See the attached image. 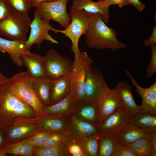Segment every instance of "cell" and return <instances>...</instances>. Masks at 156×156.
Segmentation results:
<instances>
[{
    "instance_id": "1",
    "label": "cell",
    "mask_w": 156,
    "mask_h": 156,
    "mask_svg": "<svg viewBox=\"0 0 156 156\" xmlns=\"http://www.w3.org/2000/svg\"><path fill=\"white\" fill-rule=\"evenodd\" d=\"M11 78L0 82V128L3 129L15 119L38 116L32 108L16 96L11 88Z\"/></svg>"
},
{
    "instance_id": "2",
    "label": "cell",
    "mask_w": 156,
    "mask_h": 156,
    "mask_svg": "<svg viewBox=\"0 0 156 156\" xmlns=\"http://www.w3.org/2000/svg\"><path fill=\"white\" fill-rule=\"evenodd\" d=\"M84 34L85 43L90 49L117 51L126 47L125 44L118 40L117 33L106 25L99 13L95 14Z\"/></svg>"
},
{
    "instance_id": "3",
    "label": "cell",
    "mask_w": 156,
    "mask_h": 156,
    "mask_svg": "<svg viewBox=\"0 0 156 156\" xmlns=\"http://www.w3.org/2000/svg\"><path fill=\"white\" fill-rule=\"evenodd\" d=\"M95 14L82 10H70L68 13L71 18L70 24L64 30L57 29V33L63 34L71 40V50L74 55V59L81 52L78 47L79 39L85 34Z\"/></svg>"
},
{
    "instance_id": "4",
    "label": "cell",
    "mask_w": 156,
    "mask_h": 156,
    "mask_svg": "<svg viewBox=\"0 0 156 156\" xmlns=\"http://www.w3.org/2000/svg\"><path fill=\"white\" fill-rule=\"evenodd\" d=\"M31 21L28 14L13 8L7 17L0 20V35L10 40L25 41Z\"/></svg>"
},
{
    "instance_id": "5",
    "label": "cell",
    "mask_w": 156,
    "mask_h": 156,
    "mask_svg": "<svg viewBox=\"0 0 156 156\" xmlns=\"http://www.w3.org/2000/svg\"><path fill=\"white\" fill-rule=\"evenodd\" d=\"M92 64L88 53L81 52L78 57L74 60L71 71L70 91L77 102L85 99V82L87 71Z\"/></svg>"
},
{
    "instance_id": "6",
    "label": "cell",
    "mask_w": 156,
    "mask_h": 156,
    "mask_svg": "<svg viewBox=\"0 0 156 156\" xmlns=\"http://www.w3.org/2000/svg\"><path fill=\"white\" fill-rule=\"evenodd\" d=\"M2 129L6 143H9L21 141L43 130L34 118L27 117L17 118Z\"/></svg>"
},
{
    "instance_id": "7",
    "label": "cell",
    "mask_w": 156,
    "mask_h": 156,
    "mask_svg": "<svg viewBox=\"0 0 156 156\" xmlns=\"http://www.w3.org/2000/svg\"><path fill=\"white\" fill-rule=\"evenodd\" d=\"M50 20L42 18L36 10L34 17L30 25V32L28 39L24 41L25 49L29 51L33 44H36L38 48L40 47L44 40L50 42L52 44H58V42L49 34L52 31L57 33V29L53 27L50 24Z\"/></svg>"
},
{
    "instance_id": "8",
    "label": "cell",
    "mask_w": 156,
    "mask_h": 156,
    "mask_svg": "<svg viewBox=\"0 0 156 156\" xmlns=\"http://www.w3.org/2000/svg\"><path fill=\"white\" fill-rule=\"evenodd\" d=\"M68 0H57L52 2H44L36 4L40 15L43 18L54 20L65 29L70 24L71 18L67 11V4Z\"/></svg>"
},
{
    "instance_id": "9",
    "label": "cell",
    "mask_w": 156,
    "mask_h": 156,
    "mask_svg": "<svg viewBox=\"0 0 156 156\" xmlns=\"http://www.w3.org/2000/svg\"><path fill=\"white\" fill-rule=\"evenodd\" d=\"M45 64L46 78L52 81L70 72L73 62L69 58L51 49L43 56Z\"/></svg>"
},
{
    "instance_id": "10",
    "label": "cell",
    "mask_w": 156,
    "mask_h": 156,
    "mask_svg": "<svg viewBox=\"0 0 156 156\" xmlns=\"http://www.w3.org/2000/svg\"><path fill=\"white\" fill-rule=\"evenodd\" d=\"M108 88L100 69L91 65L86 76L85 100L96 101Z\"/></svg>"
},
{
    "instance_id": "11",
    "label": "cell",
    "mask_w": 156,
    "mask_h": 156,
    "mask_svg": "<svg viewBox=\"0 0 156 156\" xmlns=\"http://www.w3.org/2000/svg\"><path fill=\"white\" fill-rule=\"evenodd\" d=\"M70 126L69 142L77 143L87 137L99 135L100 129L91 123L77 116L72 113L69 115Z\"/></svg>"
},
{
    "instance_id": "12",
    "label": "cell",
    "mask_w": 156,
    "mask_h": 156,
    "mask_svg": "<svg viewBox=\"0 0 156 156\" xmlns=\"http://www.w3.org/2000/svg\"><path fill=\"white\" fill-rule=\"evenodd\" d=\"M131 83L142 99L141 105L138 106L139 112L147 113L156 115V81L148 88L141 87L129 71L125 70Z\"/></svg>"
},
{
    "instance_id": "13",
    "label": "cell",
    "mask_w": 156,
    "mask_h": 156,
    "mask_svg": "<svg viewBox=\"0 0 156 156\" xmlns=\"http://www.w3.org/2000/svg\"><path fill=\"white\" fill-rule=\"evenodd\" d=\"M99 118V127L108 116L122 107L121 101L117 94L109 87L96 101Z\"/></svg>"
},
{
    "instance_id": "14",
    "label": "cell",
    "mask_w": 156,
    "mask_h": 156,
    "mask_svg": "<svg viewBox=\"0 0 156 156\" xmlns=\"http://www.w3.org/2000/svg\"><path fill=\"white\" fill-rule=\"evenodd\" d=\"M129 116L121 107L108 116L101 124V133L114 136L129 122Z\"/></svg>"
},
{
    "instance_id": "15",
    "label": "cell",
    "mask_w": 156,
    "mask_h": 156,
    "mask_svg": "<svg viewBox=\"0 0 156 156\" xmlns=\"http://www.w3.org/2000/svg\"><path fill=\"white\" fill-rule=\"evenodd\" d=\"M34 119L43 130L63 132L69 131V115L46 114L38 116Z\"/></svg>"
},
{
    "instance_id": "16",
    "label": "cell",
    "mask_w": 156,
    "mask_h": 156,
    "mask_svg": "<svg viewBox=\"0 0 156 156\" xmlns=\"http://www.w3.org/2000/svg\"><path fill=\"white\" fill-rule=\"evenodd\" d=\"M112 90L117 94L121 101L122 107L129 116L139 112L138 105L133 99L132 87L125 81L118 83Z\"/></svg>"
},
{
    "instance_id": "17",
    "label": "cell",
    "mask_w": 156,
    "mask_h": 156,
    "mask_svg": "<svg viewBox=\"0 0 156 156\" xmlns=\"http://www.w3.org/2000/svg\"><path fill=\"white\" fill-rule=\"evenodd\" d=\"M21 60L33 79L46 78L43 56L29 51L21 55Z\"/></svg>"
},
{
    "instance_id": "18",
    "label": "cell",
    "mask_w": 156,
    "mask_h": 156,
    "mask_svg": "<svg viewBox=\"0 0 156 156\" xmlns=\"http://www.w3.org/2000/svg\"><path fill=\"white\" fill-rule=\"evenodd\" d=\"M73 113L99 129V114L96 101L84 100L77 102Z\"/></svg>"
},
{
    "instance_id": "19",
    "label": "cell",
    "mask_w": 156,
    "mask_h": 156,
    "mask_svg": "<svg viewBox=\"0 0 156 156\" xmlns=\"http://www.w3.org/2000/svg\"><path fill=\"white\" fill-rule=\"evenodd\" d=\"M103 0L94 2L92 0H74L70 9V10H82L86 12L100 14L105 23L109 22V7L105 6Z\"/></svg>"
},
{
    "instance_id": "20",
    "label": "cell",
    "mask_w": 156,
    "mask_h": 156,
    "mask_svg": "<svg viewBox=\"0 0 156 156\" xmlns=\"http://www.w3.org/2000/svg\"><path fill=\"white\" fill-rule=\"evenodd\" d=\"M71 72L51 81L50 90L51 105L61 101L68 94L71 90Z\"/></svg>"
},
{
    "instance_id": "21",
    "label": "cell",
    "mask_w": 156,
    "mask_h": 156,
    "mask_svg": "<svg viewBox=\"0 0 156 156\" xmlns=\"http://www.w3.org/2000/svg\"><path fill=\"white\" fill-rule=\"evenodd\" d=\"M29 51L25 49L24 41L8 40L0 37V52L7 53L13 63L17 66H23L21 55Z\"/></svg>"
},
{
    "instance_id": "22",
    "label": "cell",
    "mask_w": 156,
    "mask_h": 156,
    "mask_svg": "<svg viewBox=\"0 0 156 156\" xmlns=\"http://www.w3.org/2000/svg\"><path fill=\"white\" fill-rule=\"evenodd\" d=\"M143 129L129 122L116 136L118 142L127 145L140 139L150 135L153 133Z\"/></svg>"
},
{
    "instance_id": "23",
    "label": "cell",
    "mask_w": 156,
    "mask_h": 156,
    "mask_svg": "<svg viewBox=\"0 0 156 156\" xmlns=\"http://www.w3.org/2000/svg\"><path fill=\"white\" fill-rule=\"evenodd\" d=\"M77 102L73 92L70 91L63 99L49 106H43L47 115L62 114L69 115L73 113Z\"/></svg>"
},
{
    "instance_id": "24",
    "label": "cell",
    "mask_w": 156,
    "mask_h": 156,
    "mask_svg": "<svg viewBox=\"0 0 156 156\" xmlns=\"http://www.w3.org/2000/svg\"><path fill=\"white\" fill-rule=\"evenodd\" d=\"M129 121L141 129L156 133V115L139 112L129 116Z\"/></svg>"
},
{
    "instance_id": "25",
    "label": "cell",
    "mask_w": 156,
    "mask_h": 156,
    "mask_svg": "<svg viewBox=\"0 0 156 156\" xmlns=\"http://www.w3.org/2000/svg\"><path fill=\"white\" fill-rule=\"evenodd\" d=\"M51 81L46 78L32 79L34 90L43 106L51 105L50 90Z\"/></svg>"
},
{
    "instance_id": "26",
    "label": "cell",
    "mask_w": 156,
    "mask_h": 156,
    "mask_svg": "<svg viewBox=\"0 0 156 156\" xmlns=\"http://www.w3.org/2000/svg\"><path fill=\"white\" fill-rule=\"evenodd\" d=\"M28 75L27 71L21 72L11 77L12 91L21 100L28 105L26 82Z\"/></svg>"
},
{
    "instance_id": "27",
    "label": "cell",
    "mask_w": 156,
    "mask_h": 156,
    "mask_svg": "<svg viewBox=\"0 0 156 156\" xmlns=\"http://www.w3.org/2000/svg\"><path fill=\"white\" fill-rule=\"evenodd\" d=\"M34 147L25 139L13 143H6L2 148L7 154L15 156H32Z\"/></svg>"
},
{
    "instance_id": "28",
    "label": "cell",
    "mask_w": 156,
    "mask_h": 156,
    "mask_svg": "<svg viewBox=\"0 0 156 156\" xmlns=\"http://www.w3.org/2000/svg\"><path fill=\"white\" fill-rule=\"evenodd\" d=\"M32 78L29 74L27 77L26 82L27 103L37 116L46 115L43 109V105L36 95L33 88Z\"/></svg>"
},
{
    "instance_id": "29",
    "label": "cell",
    "mask_w": 156,
    "mask_h": 156,
    "mask_svg": "<svg viewBox=\"0 0 156 156\" xmlns=\"http://www.w3.org/2000/svg\"><path fill=\"white\" fill-rule=\"evenodd\" d=\"M68 140L49 147L34 148L32 156H70L67 148Z\"/></svg>"
},
{
    "instance_id": "30",
    "label": "cell",
    "mask_w": 156,
    "mask_h": 156,
    "mask_svg": "<svg viewBox=\"0 0 156 156\" xmlns=\"http://www.w3.org/2000/svg\"><path fill=\"white\" fill-rule=\"evenodd\" d=\"M153 133L148 136L140 139L127 146L134 151L136 156H151L153 149L152 140Z\"/></svg>"
},
{
    "instance_id": "31",
    "label": "cell",
    "mask_w": 156,
    "mask_h": 156,
    "mask_svg": "<svg viewBox=\"0 0 156 156\" xmlns=\"http://www.w3.org/2000/svg\"><path fill=\"white\" fill-rule=\"evenodd\" d=\"M118 143L116 136L101 133L98 156H113Z\"/></svg>"
},
{
    "instance_id": "32",
    "label": "cell",
    "mask_w": 156,
    "mask_h": 156,
    "mask_svg": "<svg viewBox=\"0 0 156 156\" xmlns=\"http://www.w3.org/2000/svg\"><path fill=\"white\" fill-rule=\"evenodd\" d=\"M100 134L84 138L77 143L80 146L86 156H98Z\"/></svg>"
},
{
    "instance_id": "33",
    "label": "cell",
    "mask_w": 156,
    "mask_h": 156,
    "mask_svg": "<svg viewBox=\"0 0 156 156\" xmlns=\"http://www.w3.org/2000/svg\"><path fill=\"white\" fill-rule=\"evenodd\" d=\"M69 138V131H54L47 141L39 148H46L52 146L65 142Z\"/></svg>"
},
{
    "instance_id": "34",
    "label": "cell",
    "mask_w": 156,
    "mask_h": 156,
    "mask_svg": "<svg viewBox=\"0 0 156 156\" xmlns=\"http://www.w3.org/2000/svg\"><path fill=\"white\" fill-rule=\"evenodd\" d=\"M54 132L42 130L26 139L34 148H39L47 141Z\"/></svg>"
},
{
    "instance_id": "35",
    "label": "cell",
    "mask_w": 156,
    "mask_h": 156,
    "mask_svg": "<svg viewBox=\"0 0 156 156\" xmlns=\"http://www.w3.org/2000/svg\"><path fill=\"white\" fill-rule=\"evenodd\" d=\"M16 11L28 14L29 9L33 7L32 3L28 0H7Z\"/></svg>"
},
{
    "instance_id": "36",
    "label": "cell",
    "mask_w": 156,
    "mask_h": 156,
    "mask_svg": "<svg viewBox=\"0 0 156 156\" xmlns=\"http://www.w3.org/2000/svg\"><path fill=\"white\" fill-rule=\"evenodd\" d=\"M151 51V56L150 62L146 68V77L151 78L156 72V44L150 47Z\"/></svg>"
},
{
    "instance_id": "37",
    "label": "cell",
    "mask_w": 156,
    "mask_h": 156,
    "mask_svg": "<svg viewBox=\"0 0 156 156\" xmlns=\"http://www.w3.org/2000/svg\"><path fill=\"white\" fill-rule=\"evenodd\" d=\"M113 156H136V155L132 148L118 142Z\"/></svg>"
},
{
    "instance_id": "38",
    "label": "cell",
    "mask_w": 156,
    "mask_h": 156,
    "mask_svg": "<svg viewBox=\"0 0 156 156\" xmlns=\"http://www.w3.org/2000/svg\"><path fill=\"white\" fill-rule=\"evenodd\" d=\"M12 9L7 0H0V20L7 17Z\"/></svg>"
},
{
    "instance_id": "39",
    "label": "cell",
    "mask_w": 156,
    "mask_h": 156,
    "mask_svg": "<svg viewBox=\"0 0 156 156\" xmlns=\"http://www.w3.org/2000/svg\"><path fill=\"white\" fill-rule=\"evenodd\" d=\"M67 148L70 156H75L76 155L83 151L78 144L73 142L68 141Z\"/></svg>"
},
{
    "instance_id": "40",
    "label": "cell",
    "mask_w": 156,
    "mask_h": 156,
    "mask_svg": "<svg viewBox=\"0 0 156 156\" xmlns=\"http://www.w3.org/2000/svg\"><path fill=\"white\" fill-rule=\"evenodd\" d=\"M103 3L105 6L109 7L113 5H118L120 8L129 5L128 0H103Z\"/></svg>"
},
{
    "instance_id": "41",
    "label": "cell",
    "mask_w": 156,
    "mask_h": 156,
    "mask_svg": "<svg viewBox=\"0 0 156 156\" xmlns=\"http://www.w3.org/2000/svg\"><path fill=\"white\" fill-rule=\"evenodd\" d=\"M156 44V25L153 27L152 32L150 37L147 40L144 41V44L145 46L150 47Z\"/></svg>"
},
{
    "instance_id": "42",
    "label": "cell",
    "mask_w": 156,
    "mask_h": 156,
    "mask_svg": "<svg viewBox=\"0 0 156 156\" xmlns=\"http://www.w3.org/2000/svg\"><path fill=\"white\" fill-rule=\"evenodd\" d=\"M129 4L132 5L138 11L141 12L144 8L145 5L140 0H128Z\"/></svg>"
},
{
    "instance_id": "43",
    "label": "cell",
    "mask_w": 156,
    "mask_h": 156,
    "mask_svg": "<svg viewBox=\"0 0 156 156\" xmlns=\"http://www.w3.org/2000/svg\"><path fill=\"white\" fill-rule=\"evenodd\" d=\"M6 143L5 135L3 129L0 128V149Z\"/></svg>"
},
{
    "instance_id": "44",
    "label": "cell",
    "mask_w": 156,
    "mask_h": 156,
    "mask_svg": "<svg viewBox=\"0 0 156 156\" xmlns=\"http://www.w3.org/2000/svg\"><path fill=\"white\" fill-rule=\"evenodd\" d=\"M152 144L153 149L151 154V156H156V133H154L152 135Z\"/></svg>"
},
{
    "instance_id": "45",
    "label": "cell",
    "mask_w": 156,
    "mask_h": 156,
    "mask_svg": "<svg viewBox=\"0 0 156 156\" xmlns=\"http://www.w3.org/2000/svg\"><path fill=\"white\" fill-rule=\"evenodd\" d=\"M57 0H36L33 4V7H34L35 5L40 3L44 2H52L57 1Z\"/></svg>"
},
{
    "instance_id": "46",
    "label": "cell",
    "mask_w": 156,
    "mask_h": 156,
    "mask_svg": "<svg viewBox=\"0 0 156 156\" xmlns=\"http://www.w3.org/2000/svg\"><path fill=\"white\" fill-rule=\"evenodd\" d=\"M7 78L0 71V82L6 79Z\"/></svg>"
},
{
    "instance_id": "47",
    "label": "cell",
    "mask_w": 156,
    "mask_h": 156,
    "mask_svg": "<svg viewBox=\"0 0 156 156\" xmlns=\"http://www.w3.org/2000/svg\"><path fill=\"white\" fill-rule=\"evenodd\" d=\"M6 155L5 152L2 148L0 149V156H5Z\"/></svg>"
},
{
    "instance_id": "48",
    "label": "cell",
    "mask_w": 156,
    "mask_h": 156,
    "mask_svg": "<svg viewBox=\"0 0 156 156\" xmlns=\"http://www.w3.org/2000/svg\"><path fill=\"white\" fill-rule=\"evenodd\" d=\"M29 1L32 3L33 4V3L36 0H28Z\"/></svg>"
}]
</instances>
